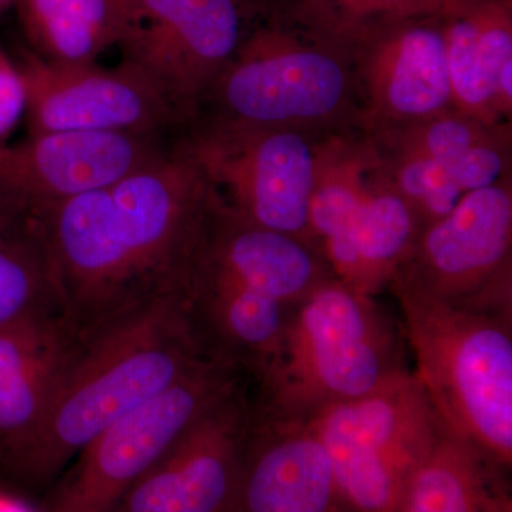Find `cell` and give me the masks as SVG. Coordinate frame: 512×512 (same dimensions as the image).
<instances>
[{"label":"cell","instance_id":"6da1fadb","mask_svg":"<svg viewBox=\"0 0 512 512\" xmlns=\"http://www.w3.org/2000/svg\"><path fill=\"white\" fill-rule=\"evenodd\" d=\"M217 202L178 138L116 184L36 211L67 322L89 329L180 292Z\"/></svg>","mask_w":512,"mask_h":512},{"label":"cell","instance_id":"7a4b0ae2","mask_svg":"<svg viewBox=\"0 0 512 512\" xmlns=\"http://www.w3.org/2000/svg\"><path fill=\"white\" fill-rule=\"evenodd\" d=\"M211 359L180 292L79 330L39 426L6 473L29 485L59 478L107 427Z\"/></svg>","mask_w":512,"mask_h":512},{"label":"cell","instance_id":"3957f363","mask_svg":"<svg viewBox=\"0 0 512 512\" xmlns=\"http://www.w3.org/2000/svg\"><path fill=\"white\" fill-rule=\"evenodd\" d=\"M329 276L311 245L249 224L218 204L180 295L205 353L254 379L275 352L293 306Z\"/></svg>","mask_w":512,"mask_h":512},{"label":"cell","instance_id":"277c9868","mask_svg":"<svg viewBox=\"0 0 512 512\" xmlns=\"http://www.w3.org/2000/svg\"><path fill=\"white\" fill-rule=\"evenodd\" d=\"M403 329L375 301L335 276L293 306L275 352L251 379L256 402L306 420L412 372Z\"/></svg>","mask_w":512,"mask_h":512},{"label":"cell","instance_id":"5b68a950","mask_svg":"<svg viewBox=\"0 0 512 512\" xmlns=\"http://www.w3.org/2000/svg\"><path fill=\"white\" fill-rule=\"evenodd\" d=\"M390 291L440 423L511 468L512 318L456 308L400 284Z\"/></svg>","mask_w":512,"mask_h":512},{"label":"cell","instance_id":"8992f818","mask_svg":"<svg viewBox=\"0 0 512 512\" xmlns=\"http://www.w3.org/2000/svg\"><path fill=\"white\" fill-rule=\"evenodd\" d=\"M204 107L212 116L195 120L313 134L338 131L342 121L359 116L349 47L311 26L306 32L256 30L242 39Z\"/></svg>","mask_w":512,"mask_h":512},{"label":"cell","instance_id":"52a82bcc","mask_svg":"<svg viewBox=\"0 0 512 512\" xmlns=\"http://www.w3.org/2000/svg\"><path fill=\"white\" fill-rule=\"evenodd\" d=\"M336 480L359 512H394L439 437V417L414 372L306 419Z\"/></svg>","mask_w":512,"mask_h":512},{"label":"cell","instance_id":"ba28073f","mask_svg":"<svg viewBox=\"0 0 512 512\" xmlns=\"http://www.w3.org/2000/svg\"><path fill=\"white\" fill-rule=\"evenodd\" d=\"M245 379L220 360L195 367L87 444L60 474L46 512H113L175 441Z\"/></svg>","mask_w":512,"mask_h":512},{"label":"cell","instance_id":"9c48e42d","mask_svg":"<svg viewBox=\"0 0 512 512\" xmlns=\"http://www.w3.org/2000/svg\"><path fill=\"white\" fill-rule=\"evenodd\" d=\"M316 136L289 128L195 121L180 138L225 210L312 247L309 208L318 161Z\"/></svg>","mask_w":512,"mask_h":512},{"label":"cell","instance_id":"30bf717a","mask_svg":"<svg viewBox=\"0 0 512 512\" xmlns=\"http://www.w3.org/2000/svg\"><path fill=\"white\" fill-rule=\"evenodd\" d=\"M392 284L466 311L512 318L511 177L468 192L424 228Z\"/></svg>","mask_w":512,"mask_h":512},{"label":"cell","instance_id":"8fae6325","mask_svg":"<svg viewBox=\"0 0 512 512\" xmlns=\"http://www.w3.org/2000/svg\"><path fill=\"white\" fill-rule=\"evenodd\" d=\"M121 62L163 90L190 127L242 39L237 0H117Z\"/></svg>","mask_w":512,"mask_h":512},{"label":"cell","instance_id":"7c38bea8","mask_svg":"<svg viewBox=\"0 0 512 512\" xmlns=\"http://www.w3.org/2000/svg\"><path fill=\"white\" fill-rule=\"evenodd\" d=\"M29 136L69 131L174 136L187 121L163 90L136 67L47 62L23 53Z\"/></svg>","mask_w":512,"mask_h":512},{"label":"cell","instance_id":"4fadbf2b","mask_svg":"<svg viewBox=\"0 0 512 512\" xmlns=\"http://www.w3.org/2000/svg\"><path fill=\"white\" fill-rule=\"evenodd\" d=\"M248 382L195 421L113 512H238L255 410Z\"/></svg>","mask_w":512,"mask_h":512},{"label":"cell","instance_id":"5bb4252c","mask_svg":"<svg viewBox=\"0 0 512 512\" xmlns=\"http://www.w3.org/2000/svg\"><path fill=\"white\" fill-rule=\"evenodd\" d=\"M365 133L409 126L454 110L441 15L367 29L348 45Z\"/></svg>","mask_w":512,"mask_h":512},{"label":"cell","instance_id":"9a60e30c","mask_svg":"<svg viewBox=\"0 0 512 512\" xmlns=\"http://www.w3.org/2000/svg\"><path fill=\"white\" fill-rule=\"evenodd\" d=\"M168 134L69 131L0 144V192L35 211L101 190L163 156Z\"/></svg>","mask_w":512,"mask_h":512},{"label":"cell","instance_id":"2e32d148","mask_svg":"<svg viewBox=\"0 0 512 512\" xmlns=\"http://www.w3.org/2000/svg\"><path fill=\"white\" fill-rule=\"evenodd\" d=\"M254 402L238 512H359L306 420L269 412L255 396Z\"/></svg>","mask_w":512,"mask_h":512},{"label":"cell","instance_id":"e0dca14e","mask_svg":"<svg viewBox=\"0 0 512 512\" xmlns=\"http://www.w3.org/2000/svg\"><path fill=\"white\" fill-rule=\"evenodd\" d=\"M420 232L382 157L379 170L352 204L313 225L311 242L336 279L376 296L390 288Z\"/></svg>","mask_w":512,"mask_h":512},{"label":"cell","instance_id":"ac0fdd59","mask_svg":"<svg viewBox=\"0 0 512 512\" xmlns=\"http://www.w3.org/2000/svg\"><path fill=\"white\" fill-rule=\"evenodd\" d=\"M79 330L66 319L0 329V467L33 436Z\"/></svg>","mask_w":512,"mask_h":512},{"label":"cell","instance_id":"d6986e66","mask_svg":"<svg viewBox=\"0 0 512 512\" xmlns=\"http://www.w3.org/2000/svg\"><path fill=\"white\" fill-rule=\"evenodd\" d=\"M454 110L487 126L501 74L512 64V0H474L441 15Z\"/></svg>","mask_w":512,"mask_h":512},{"label":"cell","instance_id":"ffe728a7","mask_svg":"<svg viewBox=\"0 0 512 512\" xmlns=\"http://www.w3.org/2000/svg\"><path fill=\"white\" fill-rule=\"evenodd\" d=\"M508 471L443 426L394 512H512Z\"/></svg>","mask_w":512,"mask_h":512},{"label":"cell","instance_id":"44dd1931","mask_svg":"<svg viewBox=\"0 0 512 512\" xmlns=\"http://www.w3.org/2000/svg\"><path fill=\"white\" fill-rule=\"evenodd\" d=\"M40 319H66L42 222L0 192V329Z\"/></svg>","mask_w":512,"mask_h":512},{"label":"cell","instance_id":"7402d4cb","mask_svg":"<svg viewBox=\"0 0 512 512\" xmlns=\"http://www.w3.org/2000/svg\"><path fill=\"white\" fill-rule=\"evenodd\" d=\"M15 5L33 53L47 62L94 63L119 43L117 0H15Z\"/></svg>","mask_w":512,"mask_h":512},{"label":"cell","instance_id":"603a6c76","mask_svg":"<svg viewBox=\"0 0 512 512\" xmlns=\"http://www.w3.org/2000/svg\"><path fill=\"white\" fill-rule=\"evenodd\" d=\"M507 126L511 124L487 126L473 117L451 110L409 126L363 133L370 137L384 156L450 161Z\"/></svg>","mask_w":512,"mask_h":512},{"label":"cell","instance_id":"cb8c5ba5","mask_svg":"<svg viewBox=\"0 0 512 512\" xmlns=\"http://www.w3.org/2000/svg\"><path fill=\"white\" fill-rule=\"evenodd\" d=\"M305 22L348 45L367 29L417 16L443 15L436 0H302Z\"/></svg>","mask_w":512,"mask_h":512},{"label":"cell","instance_id":"d4e9b609","mask_svg":"<svg viewBox=\"0 0 512 512\" xmlns=\"http://www.w3.org/2000/svg\"><path fill=\"white\" fill-rule=\"evenodd\" d=\"M380 156L397 190L412 208L421 231L450 214L466 195L451 177L446 161L382 153Z\"/></svg>","mask_w":512,"mask_h":512},{"label":"cell","instance_id":"484cf974","mask_svg":"<svg viewBox=\"0 0 512 512\" xmlns=\"http://www.w3.org/2000/svg\"><path fill=\"white\" fill-rule=\"evenodd\" d=\"M446 163L464 194L507 180L511 177V126Z\"/></svg>","mask_w":512,"mask_h":512},{"label":"cell","instance_id":"4316f807","mask_svg":"<svg viewBox=\"0 0 512 512\" xmlns=\"http://www.w3.org/2000/svg\"><path fill=\"white\" fill-rule=\"evenodd\" d=\"M26 114V89L18 64L0 49V144Z\"/></svg>","mask_w":512,"mask_h":512},{"label":"cell","instance_id":"83f0119b","mask_svg":"<svg viewBox=\"0 0 512 512\" xmlns=\"http://www.w3.org/2000/svg\"><path fill=\"white\" fill-rule=\"evenodd\" d=\"M0 512H30L25 505L0 494Z\"/></svg>","mask_w":512,"mask_h":512},{"label":"cell","instance_id":"f1b7e54d","mask_svg":"<svg viewBox=\"0 0 512 512\" xmlns=\"http://www.w3.org/2000/svg\"><path fill=\"white\" fill-rule=\"evenodd\" d=\"M441 3H443L444 13L460 8V6L467 5L466 0H441Z\"/></svg>","mask_w":512,"mask_h":512},{"label":"cell","instance_id":"f546056e","mask_svg":"<svg viewBox=\"0 0 512 512\" xmlns=\"http://www.w3.org/2000/svg\"><path fill=\"white\" fill-rule=\"evenodd\" d=\"M12 5H15V0H0V10H5Z\"/></svg>","mask_w":512,"mask_h":512},{"label":"cell","instance_id":"4dcf8cb0","mask_svg":"<svg viewBox=\"0 0 512 512\" xmlns=\"http://www.w3.org/2000/svg\"><path fill=\"white\" fill-rule=\"evenodd\" d=\"M467 3L474 2V0H466Z\"/></svg>","mask_w":512,"mask_h":512}]
</instances>
